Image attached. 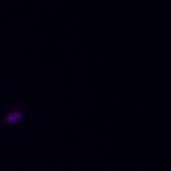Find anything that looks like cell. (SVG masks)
Here are the masks:
<instances>
[{"mask_svg":"<svg viewBox=\"0 0 171 171\" xmlns=\"http://www.w3.org/2000/svg\"><path fill=\"white\" fill-rule=\"evenodd\" d=\"M21 117V115L19 114V113H17V114H12L11 116H10L8 118V121L9 122H12L13 121H15L16 118H19Z\"/></svg>","mask_w":171,"mask_h":171,"instance_id":"6da1fadb","label":"cell"}]
</instances>
